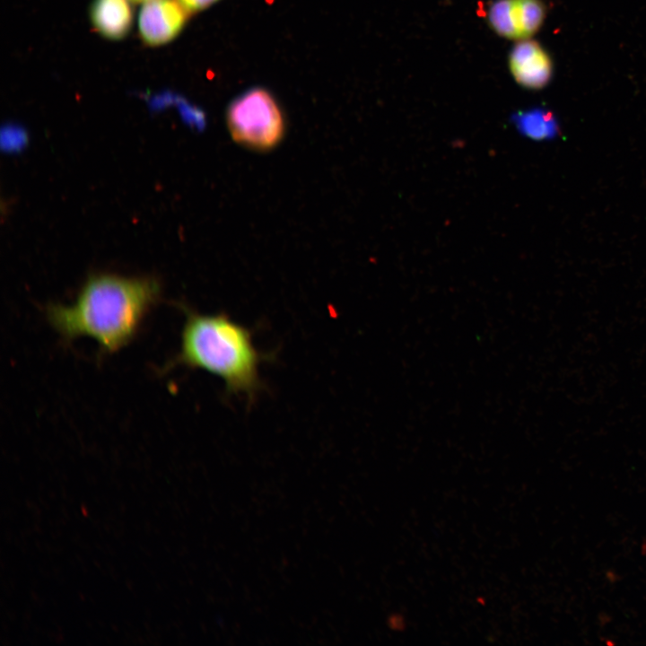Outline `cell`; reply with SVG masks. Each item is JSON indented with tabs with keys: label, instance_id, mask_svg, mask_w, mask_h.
Wrapping results in <instances>:
<instances>
[{
	"label": "cell",
	"instance_id": "7a4b0ae2",
	"mask_svg": "<svg viewBox=\"0 0 646 646\" xmlns=\"http://www.w3.org/2000/svg\"><path fill=\"white\" fill-rule=\"evenodd\" d=\"M186 320L179 351L170 365H182L212 373L224 382L229 395L252 400L263 387L260 364L272 354L254 345L251 329L224 312L198 313L184 306Z\"/></svg>",
	"mask_w": 646,
	"mask_h": 646
},
{
	"label": "cell",
	"instance_id": "9c48e42d",
	"mask_svg": "<svg viewBox=\"0 0 646 646\" xmlns=\"http://www.w3.org/2000/svg\"><path fill=\"white\" fill-rule=\"evenodd\" d=\"M190 15L202 12L221 0H177Z\"/></svg>",
	"mask_w": 646,
	"mask_h": 646
},
{
	"label": "cell",
	"instance_id": "6da1fadb",
	"mask_svg": "<svg viewBox=\"0 0 646 646\" xmlns=\"http://www.w3.org/2000/svg\"><path fill=\"white\" fill-rule=\"evenodd\" d=\"M160 293L158 281L151 277L94 275L72 305L51 304L46 315L65 340L91 337L102 352L112 354L135 337Z\"/></svg>",
	"mask_w": 646,
	"mask_h": 646
},
{
	"label": "cell",
	"instance_id": "ba28073f",
	"mask_svg": "<svg viewBox=\"0 0 646 646\" xmlns=\"http://www.w3.org/2000/svg\"><path fill=\"white\" fill-rule=\"evenodd\" d=\"M511 119L521 135L534 140H552L560 134L556 118L543 108L518 111Z\"/></svg>",
	"mask_w": 646,
	"mask_h": 646
},
{
	"label": "cell",
	"instance_id": "277c9868",
	"mask_svg": "<svg viewBox=\"0 0 646 646\" xmlns=\"http://www.w3.org/2000/svg\"><path fill=\"white\" fill-rule=\"evenodd\" d=\"M546 7L540 0H495L488 10V22L500 36L527 39L542 26Z\"/></svg>",
	"mask_w": 646,
	"mask_h": 646
},
{
	"label": "cell",
	"instance_id": "8992f818",
	"mask_svg": "<svg viewBox=\"0 0 646 646\" xmlns=\"http://www.w3.org/2000/svg\"><path fill=\"white\" fill-rule=\"evenodd\" d=\"M509 65L516 82L528 89H541L552 77L550 57L539 43L529 39L520 40L512 48Z\"/></svg>",
	"mask_w": 646,
	"mask_h": 646
},
{
	"label": "cell",
	"instance_id": "52a82bcc",
	"mask_svg": "<svg viewBox=\"0 0 646 646\" xmlns=\"http://www.w3.org/2000/svg\"><path fill=\"white\" fill-rule=\"evenodd\" d=\"M131 0H92L89 8L90 22L100 36L119 40L131 31L134 12Z\"/></svg>",
	"mask_w": 646,
	"mask_h": 646
},
{
	"label": "cell",
	"instance_id": "30bf717a",
	"mask_svg": "<svg viewBox=\"0 0 646 646\" xmlns=\"http://www.w3.org/2000/svg\"><path fill=\"white\" fill-rule=\"evenodd\" d=\"M148 1H151V0H131V2H134V3H145Z\"/></svg>",
	"mask_w": 646,
	"mask_h": 646
},
{
	"label": "cell",
	"instance_id": "5b68a950",
	"mask_svg": "<svg viewBox=\"0 0 646 646\" xmlns=\"http://www.w3.org/2000/svg\"><path fill=\"white\" fill-rule=\"evenodd\" d=\"M188 15L177 0L145 2L137 19L140 38L151 47L169 43L181 32Z\"/></svg>",
	"mask_w": 646,
	"mask_h": 646
},
{
	"label": "cell",
	"instance_id": "3957f363",
	"mask_svg": "<svg viewBox=\"0 0 646 646\" xmlns=\"http://www.w3.org/2000/svg\"><path fill=\"white\" fill-rule=\"evenodd\" d=\"M225 119L231 138L254 151H270L284 136L283 110L275 96L263 87L249 88L234 98Z\"/></svg>",
	"mask_w": 646,
	"mask_h": 646
}]
</instances>
